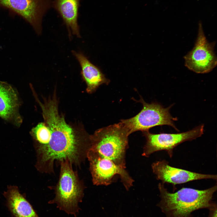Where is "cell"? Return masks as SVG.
<instances>
[{"label":"cell","mask_w":217,"mask_h":217,"mask_svg":"<svg viewBox=\"0 0 217 217\" xmlns=\"http://www.w3.org/2000/svg\"><path fill=\"white\" fill-rule=\"evenodd\" d=\"M45 123L51 131L50 137L44 143L36 147L37 154L36 167L42 172L51 173L55 163L68 161L78 165L86 154L89 139L83 140L66 122L58 112L55 99H49L43 103L38 99Z\"/></svg>","instance_id":"1"},{"label":"cell","mask_w":217,"mask_h":217,"mask_svg":"<svg viewBox=\"0 0 217 217\" xmlns=\"http://www.w3.org/2000/svg\"><path fill=\"white\" fill-rule=\"evenodd\" d=\"M209 210V213L207 217H217V204Z\"/></svg>","instance_id":"15"},{"label":"cell","mask_w":217,"mask_h":217,"mask_svg":"<svg viewBox=\"0 0 217 217\" xmlns=\"http://www.w3.org/2000/svg\"><path fill=\"white\" fill-rule=\"evenodd\" d=\"M7 207L14 217H39L16 186H10L3 193Z\"/></svg>","instance_id":"14"},{"label":"cell","mask_w":217,"mask_h":217,"mask_svg":"<svg viewBox=\"0 0 217 217\" xmlns=\"http://www.w3.org/2000/svg\"><path fill=\"white\" fill-rule=\"evenodd\" d=\"M86 158L89 162L90 170L94 184L97 186L109 185L113 182L114 177L118 175L127 190L133 186L134 181L125 168L90 149L88 151Z\"/></svg>","instance_id":"6"},{"label":"cell","mask_w":217,"mask_h":217,"mask_svg":"<svg viewBox=\"0 0 217 217\" xmlns=\"http://www.w3.org/2000/svg\"><path fill=\"white\" fill-rule=\"evenodd\" d=\"M60 165L55 196L49 203H56L60 209L76 216L80 209L78 203L81 202L83 196V188L73 169L72 165L65 161L61 162Z\"/></svg>","instance_id":"4"},{"label":"cell","mask_w":217,"mask_h":217,"mask_svg":"<svg viewBox=\"0 0 217 217\" xmlns=\"http://www.w3.org/2000/svg\"><path fill=\"white\" fill-rule=\"evenodd\" d=\"M215 43L208 42L201 22L199 24L197 39L193 49L184 58L185 65L196 73L204 74L211 71L217 65V58L214 51Z\"/></svg>","instance_id":"8"},{"label":"cell","mask_w":217,"mask_h":217,"mask_svg":"<svg viewBox=\"0 0 217 217\" xmlns=\"http://www.w3.org/2000/svg\"><path fill=\"white\" fill-rule=\"evenodd\" d=\"M20 104L14 89L8 83L0 81V117L19 127L22 121L19 112Z\"/></svg>","instance_id":"11"},{"label":"cell","mask_w":217,"mask_h":217,"mask_svg":"<svg viewBox=\"0 0 217 217\" xmlns=\"http://www.w3.org/2000/svg\"><path fill=\"white\" fill-rule=\"evenodd\" d=\"M72 52L80 66L81 74L87 85L88 93H92L101 84H108L109 80L106 78L100 69L92 63L83 53L75 51Z\"/></svg>","instance_id":"13"},{"label":"cell","mask_w":217,"mask_h":217,"mask_svg":"<svg viewBox=\"0 0 217 217\" xmlns=\"http://www.w3.org/2000/svg\"><path fill=\"white\" fill-rule=\"evenodd\" d=\"M203 125H199L188 131L177 134H153L149 131L143 132L146 142L143 148V156L149 157L151 154L160 150L166 151L172 157L174 149L180 144L190 141L201 136L204 131Z\"/></svg>","instance_id":"9"},{"label":"cell","mask_w":217,"mask_h":217,"mask_svg":"<svg viewBox=\"0 0 217 217\" xmlns=\"http://www.w3.org/2000/svg\"><path fill=\"white\" fill-rule=\"evenodd\" d=\"M52 0H0V8L8 10L28 23L38 35L43 17L52 7Z\"/></svg>","instance_id":"7"},{"label":"cell","mask_w":217,"mask_h":217,"mask_svg":"<svg viewBox=\"0 0 217 217\" xmlns=\"http://www.w3.org/2000/svg\"><path fill=\"white\" fill-rule=\"evenodd\" d=\"M152 168L157 179L163 184L167 183L175 185L202 179H217L216 175L200 174L174 167L164 160L154 162Z\"/></svg>","instance_id":"10"},{"label":"cell","mask_w":217,"mask_h":217,"mask_svg":"<svg viewBox=\"0 0 217 217\" xmlns=\"http://www.w3.org/2000/svg\"><path fill=\"white\" fill-rule=\"evenodd\" d=\"M140 101L143 106L140 112L132 118L121 121L130 134L139 131L142 132L148 131L154 127L163 125L170 126L178 131L174 124V121L177 120V118L173 117L169 112L171 105L164 108L156 102L149 104L142 99Z\"/></svg>","instance_id":"5"},{"label":"cell","mask_w":217,"mask_h":217,"mask_svg":"<svg viewBox=\"0 0 217 217\" xmlns=\"http://www.w3.org/2000/svg\"><path fill=\"white\" fill-rule=\"evenodd\" d=\"M80 0H53V7L60 15L66 25L71 39L72 34L80 38L78 23Z\"/></svg>","instance_id":"12"},{"label":"cell","mask_w":217,"mask_h":217,"mask_svg":"<svg viewBox=\"0 0 217 217\" xmlns=\"http://www.w3.org/2000/svg\"><path fill=\"white\" fill-rule=\"evenodd\" d=\"M158 188L160 200L156 205L165 217H191L194 211L209 210L216 204L212 201L216 185L204 190L183 187L174 193L169 192L162 183L159 184Z\"/></svg>","instance_id":"2"},{"label":"cell","mask_w":217,"mask_h":217,"mask_svg":"<svg viewBox=\"0 0 217 217\" xmlns=\"http://www.w3.org/2000/svg\"><path fill=\"white\" fill-rule=\"evenodd\" d=\"M128 131L121 121L96 130L89 135V149L96 152L126 168Z\"/></svg>","instance_id":"3"}]
</instances>
